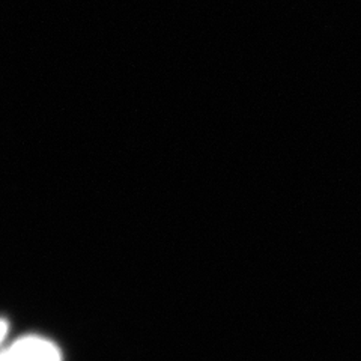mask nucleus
I'll use <instances>...</instances> for the list:
<instances>
[{
    "label": "nucleus",
    "mask_w": 361,
    "mask_h": 361,
    "mask_svg": "<svg viewBox=\"0 0 361 361\" xmlns=\"http://www.w3.org/2000/svg\"><path fill=\"white\" fill-rule=\"evenodd\" d=\"M2 361H62L61 351L47 338L25 337L5 349Z\"/></svg>",
    "instance_id": "f257e3e1"
}]
</instances>
